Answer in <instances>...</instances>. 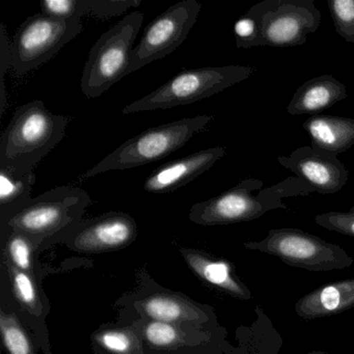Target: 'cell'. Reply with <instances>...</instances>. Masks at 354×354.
<instances>
[{
	"label": "cell",
	"instance_id": "1",
	"mask_svg": "<svg viewBox=\"0 0 354 354\" xmlns=\"http://www.w3.org/2000/svg\"><path fill=\"white\" fill-rule=\"evenodd\" d=\"M263 185L262 180H242L227 192L194 204L190 208L189 219L205 227L245 223L260 218L271 210H288L283 198L308 196L314 192L310 185L297 177H288L264 189Z\"/></svg>",
	"mask_w": 354,
	"mask_h": 354
},
{
	"label": "cell",
	"instance_id": "2",
	"mask_svg": "<svg viewBox=\"0 0 354 354\" xmlns=\"http://www.w3.org/2000/svg\"><path fill=\"white\" fill-rule=\"evenodd\" d=\"M69 119L34 100L16 109L0 138V167L18 175L34 171L66 136Z\"/></svg>",
	"mask_w": 354,
	"mask_h": 354
},
{
	"label": "cell",
	"instance_id": "3",
	"mask_svg": "<svg viewBox=\"0 0 354 354\" xmlns=\"http://www.w3.org/2000/svg\"><path fill=\"white\" fill-rule=\"evenodd\" d=\"M90 204V196L82 188L59 186L32 198L0 225V234L20 231L43 240L45 246L62 242L84 219Z\"/></svg>",
	"mask_w": 354,
	"mask_h": 354
},
{
	"label": "cell",
	"instance_id": "4",
	"mask_svg": "<svg viewBox=\"0 0 354 354\" xmlns=\"http://www.w3.org/2000/svg\"><path fill=\"white\" fill-rule=\"evenodd\" d=\"M213 120V115H196L145 130L118 147L88 169L84 178L95 177L109 171L144 167L165 158L185 146L192 136L206 129Z\"/></svg>",
	"mask_w": 354,
	"mask_h": 354
},
{
	"label": "cell",
	"instance_id": "5",
	"mask_svg": "<svg viewBox=\"0 0 354 354\" xmlns=\"http://www.w3.org/2000/svg\"><path fill=\"white\" fill-rule=\"evenodd\" d=\"M256 72V68L250 66H221L186 70L144 98L126 105L123 113L129 115L192 104L248 80Z\"/></svg>",
	"mask_w": 354,
	"mask_h": 354
},
{
	"label": "cell",
	"instance_id": "6",
	"mask_svg": "<svg viewBox=\"0 0 354 354\" xmlns=\"http://www.w3.org/2000/svg\"><path fill=\"white\" fill-rule=\"evenodd\" d=\"M144 18L142 12H133L97 40L82 72L80 86L84 96L98 98L125 77Z\"/></svg>",
	"mask_w": 354,
	"mask_h": 354
},
{
	"label": "cell",
	"instance_id": "7",
	"mask_svg": "<svg viewBox=\"0 0 354 354\" xmlns=\"http://www.w3.org/2000/svg\"><path fill=\"white\" fill-rule=\"evenodd\" d=\"M244 246L308 271L341 270L354 263L353 258L337 244L294 227L269 230L264 239L245 242Z\"/></svg>",
	"mask_w": 354,
	"mask_h": 354
},
{
	"label": "cell",
	"instance_id": "8",
	"mask_svg": "<svg viewBox=\"0 0 354 354\" xmlns=\"http://www.w3.org/2000/svg\"><path fill=\"white\" fill-rule=\"evenodd\" d=\"M84 30L82 20L59 19L45 14L28 17L11 42L12 68L26 75L50 61Z\"/></svg>",
	"mask_w": 354,
	"mask_h": 354
},
{
	"label": "cell",
	"instance_id": "9",
	"mask_svg": "<svg viewBox=\"0 0 354 354\" xmlns=\"http://www.w3.org/2000/svg\"><path fill=\"white\" fill-rule=\"evenodd\" d=\"M248 13L258 24L261 46L277 48L304 45L322 20L314 0H263Z\"/></svg>",
	"mask_w": 354,
	"mask_h": 354
},
{
	"label": "cell",
	"instance_id": "10",
	"mask_svg": "<svg viewBox=\"0 0 354 354\" xmlns=\"http://www.w3.org/2000/svg\"><path fill=\"white\" fill-rule=\"evenodd\" d=\"M123 312L133 313L145 320L171 324L192 325L201 328H218V318L214 308L198 304L184 294L169 291L153 283H144L138 291L119 300Z\"/></svg>",
	"mask_w": 354,
	"mask_h": 354
},
{
	"label": "cell",
	"instance_id": "11",
	"mask_svg": "<svg viewBox=\"0 0 354 354\" xmlns=\"http://www.w3.org/2000/svg\"><path fill=\"white\" fill-rule=\"evenodd\" d=\"M201 10L202 5L196 0H182L155 18L132 50L126 76L167 57L183 44L198 21Z\"/></svg>",
	"mask_w": 354,
	"mask_h": 354
},
{
	"label": "cell",
	"instance_id": "12",
	"mask_svg": "<svg viewBox=\"0 0 354 354\" xmlns=\"http://www.w3.org/2000/svg\"><path fill=\"white\" fill-rule=\"evenodd\" d=\"M138 319L146 354H225L233 346L223 326L201 328Z\"/></svg>",
	"mask_w": 354,
	"mask_h": 354
},
{
	"label": "cell",
	"instance_id": "13",
	"mask_svg": "<svg viewBox=\"0 0 354 354\" xmlns=\"http://www.w3.org/2000/svg\"><path fill=\"white\" fill-rule=\"evenodd\" d=\"M138 234L131 215L113 211L82 219L62 242L80 254H103L127 248L136 241Z\"/></svg>",
	"mask_w": 354,
	"mask_h": 354
},
{
	"label": "cell",
	"instance_id": "14",
	"mask_svg": "<svg viewBox=\"0 0 354 354\" xmlns=\"http://www.w3.org/2000/svg\"><path fill=\"white\" fill-rule=\"evenodd\" d=\"M0 333L9 354H51L44 320H39L20 308L9 285L3 281L0 306Z\"/></svg>",
	"mask_w": 354,
	"mask_h": 354
},
{
	"label": "cell",
	"instance_id": "15",
	"mask_svg": "<svg viewBox=\"0 0 354 354\" xmlns=\"http://www.w3.org/2000/svg\"><path fill=\"white\" fill-rule=\"evenodd\" d=\"M277 161L321 194L341 192L349 179L348 169L337 155L313 146L296 149L288 156L277 157Z\"/></svg>",
	"mask_w": 354,
	"mask_h": 354
},
{
	"label": "cell",
	"instance_id": "16",
	"mask_svg": "<svg viewBox=\"0 0 354 354\" xmlns=\"http://www.w3.org/2000/svg\"><path fill=\"white\" fill-rule=\"evenodd\" d=\"M225 155V148L214 147L169 161L155 169L147 178L144 189L156 194L176 192L210 169Z\"/></svg>",
	"mask_w": 354,
	"mask_h": 354
},
{
	"label": "cell",
	"instance_id": "17",
	"mask_svg": "<svg viewBox=\"0 0 354 354\" xmlns=\"http://www.w3.org/2000/svg\"><path fill=\"white\" fill-rule=\"evenodd\" d=\"M180 252L192 272L207 285L238 299H252V292L236 272L233 263L194 248H181Z\"/></svg>",
	"mask_w": 354,
	"mask_h": 354
},
{
	"label": "cell",
	"instance_id": "18",
	"mask_svg": "<svg viewBox=\"0 0 354 354\" xmlns=\"http://www.w3.org/2000/svg\"><path fill=\"white\" fill-rule=\"evenodd\" d=\"M354 308V279L333 281L302 296L295 313L304 320H315L342 314Z\"/></svg>",
	"mask_w": 354,
	"mask_h": 354
},
{
	"label": "cell",
	"instance_id": "19",
	"mask_svg": "<svg viewBox=\"0 0 354 354\" xmlns=\"http://www.w3.org/2000/svg\"><path fill=\"white\" fill-rule=\"evenodd\" d=\"M348 98L345 84L324 74L304 82L294 93L287 113L290 115H313L330 109Z\"/></svg>",
	"mask_w": 354,
	"mask_h": 354
},
{
	"label": "cell",
	"instance_id": "20",
	"mask_svg": "<svg viewBox=\"0 0 354 354\" xmlns=\"http://www.w3.org/2000/svg\"><path fill=\"white\" fill-rule=\"evenodd\" d=\"M312 146L331 154L347 152L354 146V119L315 115L304 123Z\"/></svg>",
	"mask_w": 354,
	"mask_h": 354
},
{
	"label": "cell",
	"instance_id": "21",
	"mask_svg": "<svg viewBox=\"0 0 354 354\" xmlns=\"http://www.w3.org/2000/svg\"><path fill=\"white\" fill-rule=\"evenodd\" d=\"M142 0H44L42 13L59 19H78L86 15L113 18L132 8H138Z\"/></svg>",
	"mask_w": 354,
	"mask_h": 354
},
{
	"label": "cell",
	"instance_id": "22",
	"mask_svg": "<svg viewBox=\"0 0 354 354\" xmlns=\"http://www.w3.org/2000/svg\"><path fill=\"white\" fill-rule=\"evenodd\" d=\"M256 320L250 325L236 329L237 346H232L225 354H279L283 337L262 306L254 308Z\"/></svg>",
	"mask_w": 354,
	"mask_h": 354
},
{
	"label": "cell",
	"instance_id": "23",
	"mask_svg": "<svg viewBox=\"0 0 354 354\" xmlns=\"http://www.w3.org/2000/svg\"><path fill=\"white\" fill-rule=\"evenodd\" d=\"M3 273L7 279L10 291L20 308L39 320H44L49 313L50 304L39 285V279L26 271L20 270L5 258H1Z\"/></svg>",
	"mask_w": 354,
	"mask_h": 354
},
{
	"label": "cell",
	"instance_id": "24",
	"mask_svg": "<svg viewBox=\"0 0 354 354\" xmlns=\"http://www.w3.org/2000/svg\"><path fill=\"white\" fill-rule=\"evenodd\" d=\"M91 342L95 354H146L138 318L123 325H102Z\"/></svg>",
	"mask_w": 354,
	"mask_h": 354
},
{
	"label": "cell",
	"instance_id": "25",
	"mask_svg": "<svg viewBox=\"0 0 354 354\" xmlns=\"http://www.w3.org/2000/svg\"><path fill=\"white\" fill-rule=\"evenodd\" d=\"M36 183L35 171L18 175L0 167V225H5L18 211L32 200Z\"/></svg>",
	"mask_w": 354,
	"mask_h": 354
},
{
	"label": "cell",
	"instance_id": "26",
	"mask_svg": "<svg viewBox=\"0 0 354 354\" xmlns=\"http://www.w3.org/2000/svg\"><path fill=\"white\" fill-rule=\"evenodd\" d=\"M1 258L9 261L16 268L37 277L35 256L39 250L44 248L43 240L13 230L1 237Z\"/></svg>",
	"mask_w": 354,
	"mask_h": 354
},
{
	"label": "cell",
	"instance_id": "27",
	"mask_svg": "<svg viewBox=\"0 0 354 354\" xmlns=\"http://www.w3.org/2000/svg\"><path fill=\"white\" fill-rule=\"evenodd\" d=\"M327 6L337 34L354 44V0H330Z\"/></svg>",
	"mask_w": 354,
	"mask_h": 354
},
{
	"label": "cell",
	"instance_id": "28",
	"mask_svg": "<svg viewBox=\"0 0 354 354\" xmlns=\"http://www.w3.org/2000/svg\"><path fill=\"white\" fill-rule=\"evenodd\" d=\"M315 223L328 231L354 238V206L347 212L321 213L315 216Z\"/></svg>",
	"mask_w": 354,
	"mask_h": 354
},
{
	"label": "cell",
	"instance_id": "29",
	"mask_svg": "<svg viewBox=\"0 0 354 354\" xmlns=\"http://www.w3.org/2000/svg\"><path fill=\"white\" fill-rule=\"evenodd\" d=\"M234 36L237 48L250 49L261 46L258 24L248 13L240 17L234 24Z\"/></svg>",
	"mask_w": 354,
	"mask_h": 354
},
{
	"label": "cell",
	"instance_id": "30",
	"mask_svg": "<svg viewBox=\"0 0 354 354\" xmlns=\"http://www.w3.org/2000/svg\"><path fill=\"white\" fill-rule=\"evenodd\" d=\"M1 28V34H0V75H1V98H0V113L3 115V111L6 109V92H5V82H3V77H5L6 70L9 69L12 67V53H11V42L8 39L7 35H6V28L3 24L0 26Z\"/></svg>",
	"mask_w": 354,
	"mask_h": 354
},
{
	"label": "cell",
	"instance_id": "31",
	"mask_svg": "<svg viewBox=\"0 0 354 354\" xmlns=\"http://www.w3.org/2000/svg\"><path fill=\"white\" fill-rule=\"evenodd\" d=\"M308 354H329L327 352L324 351H319V350H312V351L308 352Z\"/></svg>",
	"mask_w": 354,
	"mask_h": 354
}]
</instances>
